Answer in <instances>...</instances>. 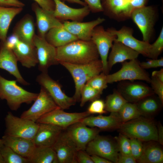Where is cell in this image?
Segmentation results:
<instances>
[{"label": "cell", "mask_w": 163, "mask_h": 163, "mask_svg": "<svg viewBox=\"0 0 163 163\" xmlns=\"http://www.w3.org/2000/svg\"><path fill=\"white\" fill-rule=\"evenodd\" d=\"M96 47L91 40H78L56 48V58L59 62L82 64L99 59Z\"/></svg>", "instance_id": "obj_1"}, {"label": "cell", "mask_w": 163, "mask_h": 163, "mask_svg": "<svg viewBox=\"0 0 163 163\" xmlns=\"http://www.w3.org/2000/svg\"><path fill=\"white\" fill-rule=\"evenodd\" d=\"M17 80H10L0 75V99L5 100L11 110L16 111L23 103L34 101L38 93L27 91L18 85Z\"/></svg>", "instance_id": "obj_2"}, {"label": "cell", "mask_w": 163, "mask_h": 163, "mask_svg": "<svg viewBox=\"0 0 163 163\" xmlns=\"http://www.w3.org/2000/svg\"><path fill=\"white\" fill-rule=\"evenodd\" d=\"M59 64L68 71L73 78L75 91L73 97L77 102L80 101L81 90L87 82L103 71L102 62L99 59L85 64H76L64 62H60Z\"/></svg>", "instance_id": "obj_3"}, {"label": "cell", "mask_w": 163, "mask_h": 163, "mask_svg": "<svg viewBox=\"0 0 163 163\" xmlns=\"http://www.w3.org/2000/svg\"><path fill=\"white\" fill-rule=\"evenodd\" d=\"M118 129L128 137L144 142H158V128L154 122L148 119L140 117L122 123Z\"/></svg>", "instance_id": "obj_4"}, {"label": "cell", "mask_w": 163, "mask_h": 163, "mask_svg": "<svg viewBox=\"0 0 163 163\" xmlns=\"http://www.w3.org/2000/svg\"><path fill=\"white\" fill-rule=\"evenodd\" d=\"M6 129L5 134L33 139L39 123L14 115L8 112L5 118Z\"/></svg>", "instance_id": "obj_5"}, {"label": "cell", "mask_w": 163, "mask_h": 163, "mask_svg": "<svg viewBox=\"0 0 163 163\" xmlns=\"http://www.w3.org/2000/svg\"><path fill=\"white\" fill-rule=\"evenodd\" d=\"M107 79L108 83L126 80H139L150 83L151 78L140 66V62L134 59L122 62L121 68L113 73L107 75Z\"/></svg>", "instance_id": "obj_6"}, {"label": "cell", "mask_w": 163, "mask_h": 163, "mask_svg": "<svg viewBox=\"0 0 163 163\" xmlns=\"http://www.w3.org/2000/svg\"><path fill=\"white\" fill-rule=\"evenodd\" d=\"M36 81L46 90L61 109L63 110L68 109L76 102L73 97L68 96L63 91L61 85L52 79L48 72H42L37 77Z\"/></svg>", "instance_id": "obj_7"}, {"label": "cell", "mask_w": 163, "mask_h": 163, "mask_svg": "<svg viewBox=\"0 0 163 163\" xmlns=\"http://www.w3.org/2000/svg\"><path fill=\"white\" fill-rule=\"evenodd\" d=\"M116 36L110 29L105 30L102 26H97L92 32L91 40L95 45L103 66L102 72L107 75L109 70L107 64L109 50L112 46Z\"/></svg>", "instance_id": "obj_8"}, {"label": "cell", "mask_w": 163, "mask_h": 163, "mask_svg": "<svg viewBox=\"0 0 163 163\" xmlns=\"http://www.w3.org/2000/svg\"><path fill=\"white\" fill-rule=\"evenodd\" d=\"M31 107L23 112L20 117L34 122L45 114L60 108L46 90L41 87L38 95Z\"/></svg>", "instance_id": "obj_9"}, {"label": "cell", "mask_w": 163, "mask_h": 163, "mask_svg": "<svg viewBox=\"0 0 163 163\" xmlns=\"http://www.w3.org/2000/svg\"><path fill=\"white\" fill-rule=\"evenodd\" d=\"M85 151L90 155H96L117 163L119 152L116 142L106 137L98 135L89 142Z\"/></svg>", "instance_id": "obj_10"}, {"label": "cell", "mask_w": 163, "mask_h": 163, "mask_svg": "<svg viewBox=\"0 0 163 163\" xmlns=\"http://www.w3.org/2000/svg\"><path fill=\"white\" fill-rule=\"evenodd\" d=\"M33 44L36 50L38 68L42 72L47 73L50 66L59 64L56 58V48L48 43L45 38L35 34Z\"/></svg>", "instance_id": "obj_11"}, {"label": "cell", "mask_w": 163, "mask_h": 163, "mask_svg": "<svg viewBox=\"0 0 163 163\" xmlns=\"http://www.w3.org/2000/svg\"><path fill=\"white\" fill-rule=\"evenodd\" d=\"M91 114L86 111L79 113H68L58 108L42 116L36 122L39 123H50L60 127L64 129L72 124L80 121Z\"/></svg>", "instance_id": "obj_12"}, {"label": "cell", "mask_w": 163, "mask_h": 163, "mask_svg": "<svg viewBox=\"0 0 163 163\" xmlns=\"http://www.w3.org/2000/svg\"><path fill=\"white\" fill-rule=\"evenodd\" d=\"M130 17L141 31L143 41L149 42L155 18L154 9L152 6H145L136 8Z\"/></svg>", "instance_id": "obj_13"}, {"label": "cell", "mask_w": 163, "mask_h": 163, "mask_svg": "<svg viewBox=\"0 0 163 163\" xmlns=\"http://www.w3.org/2000/svg\"><path fill=\"white\" fill-rule=\"evenodd\" d=\"M65 130L78 150H85L88 144L98 135L100 130L96 127L89 128L81 121L72 124Z\"/></svg>", "instance_id": "obj_14"}, {"label": "cell", "mask_w": 163, "mask_h": 163, "mask_svg": "<svg viewBox=\"0 0 163 163\" xmlns=\"http://www.w3.org/2000/svg\"><path fill=\"white\" fill-rule=\"evenodd\" d=\"M55 152L58 163H76V146L65 129L60 133L52 147Z\"/></svg>", "instance_id": "obj_15"}, {"label": "cell", "mask_w": 163, "mask_h": 163, "mask_svg": "<svg viewBox=\"0 0 163 163\" xmlns=\"http://www.w3.org/2000/svg\"><path fill=\"white\" fill-rule=\"evenodd\" d=\"M117 91L128 102H137L144 97L153 94L151 87L145 84L138 82H121Z\"/></svg>", "instance_id": "obj_16"}, {"label": "cell", "mask_w": 163, "mask_h": 163, "mask_svg": "<svg viewBox=\"0 0 163 163\" xmlns=\"http://www.w3.org/2000/svg\"><path fill=\"white\" fill-rule=\"evenodd\" d=\"M110 30L116 36L115 40L122 43L139 54L148 57L151 44L149 42L136 39L133 35V31L131 29L125 27L119 30Z\"/></svg>", "instance_id": "obj_17"}, {"label": "cell", "mask_w": 163, "mask_h": 163, "mask_svg": "<svg viewBox=\"0 0 163 163\" xmlns=\"http://www.w3.org/2000/svg\"><path fill=\"white\" fill-rule=\"evenodd\" d=\"M53 0L55 4L53 15L60 21L71 20L82 22L90 12L87 5L80 8H74L69 6L60 0Z\"/></svg>", "instance_id": "obj_18"}, {"label": "cell", "mask_w": 163, "mask_h": 163, "mask_svg": "<svg viewBox=\"0 0 163 163\" xmlns=\"http://www.w3.org/2000/svg\"><path fill=\"white\" fill-rule=\"evenodd\" d=\"M18 60L12 50L8 48L5 42H0V69L12 75L17 82L22 85L30 84L21 75L17 66Z\"/></svg>", "instance_id": "obj_19"}, {"label": "cell", "mask_w": 163, "mask_h": 163, "mask_svg": "<svg viewBox=\"0 0 163 163\" xmlns=\"http://www.w3.org/2000/svg\"><path fill=\"white\" fill-rule=\"evenodd\" d=\"M32 8L36 16L38 35L40 37L45 38L46 33L51 29L63 27V23L52 13L43 9L36 2L32 4Z\"/></svg>", "instance_id": "obj_20"}, {"label": "cell", "mask_w": 163, "mask_h": 163, "mask_svg": "<svg viewBox=\"0 0 163 163\" xmlns=\"http://www.w3.org/2000/svg\"><path fill=\"white\" fill-rule=\"evenodd\" d=\"M105 20L104 18L99 17L87 22L64 21L63 24V27L78 40L89 41L91 40L94 28Z\"/></svg>", "instance_id": "obj_21"}, {"label": "cell", "mask_w": 163, "mask_h": 163, "mask_svg": "<svg viewBox=\"0 0 163 163\" xmlns=\"http://www.w3.org/2000/svg\"><path fill=\"white\" fill-rule=\"evenodd\" d=\"M62 127L50 123H39L33 139L36 146L52 147L63 130Z\"/></svg>", "instance_id": "obj_22"}, {"label": "cell", "mask_w": 163, "mask_h": 163, "mask_svg": "<svg viewBox=\"0 0 163 163\" xmlns=\"http://www.w3.org/2000/svg\"><path fill=\"white\" fill-rule=\"evenodd\" d=\"M136 0H101L104 9L110 14L119 18L130 17Z\"/></svg>", "instance_id": "obj_23"}, {"label": "cell", "mask_w": 163, "mask_h": 163, "mask_svg": "<svg viewBox=\"0 0 163 163\" xmlns=\"http://www.w3.org/2000/svg\"><path fill=\"white\" fill-rule=\"evenodd\" d=\"M4 145L28 160L36 147L33 139L4 135L2 137Z\"/></svg>", "instance_id": "obj_24"}, {"label": "cell", "mask_w": 163, "mask_h": 163, "mask_svg": "<svg viewBox=\"0 0 163 163\" xmlns=\"http://www.w3.org/2000/svg\"><path fill=\"white\" fill-rule=\"evenodd\" d=\"M108 57L107 64L110 71L116 64L127 60L136 59L139 53L122 43L114 40Z\"/></svg>", "instance_id": "obj_25"}, {"label": "cell", "mask_w": 163, "mask_h": 163, "mask_svg": "<svg viewBox=\"0 0 163 163\" xmlns=\"http://www.w3.org/2000/svg\"><path fill=\"white\" fill-rule=\"evenodd\" d=\"M110 115L97 116H89L80 121L91 127H96L100 130H109L118 129L122 123L117 113H111Z\"/></svg>", "instance_id": "obj_26"}, {"label": "cell", "mask_w": 163, "mask_h": 163, "mask_svg": "<svg viewBox=\"0 0 163 163\" xmlns=\"http://www.w3.org/2000/svg\"><path fill=\"white\" fill-rule=\"evenodd\" d=\"M16 57L18 61L22 65L30 68L35 66L38 61L35 48L19 39L11 50Z\"/></svg>", "instance_id": "obj_27"}, {"label": "cell", "mask_w": 163, "mask_h": 163, "mask_svg": "<svg viewBox=\"0 0 163 163\" xmlns=\"http://www.w3.org/2000/svg\"><path fill=\"white\" fill-rule=\"evenodd\" d=\"M13 34L20 40L34 46L33 40L35 34L32 17L28 14L24 16L14 27Z\"/></svg>", "instance_id": "obj_28"}, {"label": "cell", "mask_w": 163, "mask_h": 163, "mask_svg": "<svg viewBox=\"0 0 163 163\" xmlns=\"http://www.w3.org/2000/svg\"><path fill=\"white\" fill-rule=\"evenodd\" d=\"M23 9L22 7L0 6V42H5L11 21Z\"/></svg>", "instance_id": "obj_29"}, {"label": "cell", "mask_w": 163, "mask_h": 163, "mask_svg": "<svg viewBox=\"0 0 163 163\" xmlns=\"http://www.w3.org/2000/svg\"><path fill=\"white\" fill-rule=\"evenodd\" d=\"M45 38L48 43L56 48L78 40L63 27L51 29L46 33Z\"/></svg>", "instance_id": "obj_30"}, {"label": "cell", "mask_w": 163, "mask_h": 163, "mask_svg": "<svg viewBox=\"0 0 163 163\" xmlns=\"http://www.w3.org/2000/svg\"><path fill=\"white\" fill-rule=\"evenodd\" d=\"M154 141L143 144L142 152L138 160L140 163H162L163 162L162 149ZM156 142V141H155Z\"/></svg>", "instance_id": "obj_31"}, {"label": "cell", "mask_w": 163, "mask_h": 163, "mask_svg": "<svg viewBox=\"0 0 163 163\" xmlns=\"http://www.w3.org/2000/svg\"><path fill=\"white\" fill-rule=\"evenodd\" d=\"M30 163H57L56 154L53 149L47 146H36L28 159Z\"/></svg>", "instance_id": "obj_32"}, {"label": "cell", "mask_w": 163, "mask_h": 163, "mask_svg": "<svg viewBox=\"0 0 163 163\" xmlns=\"http://www.w3.org/2000/svg\"><path fill=\"white\" fill-rule=\"evenodd\" d=\"M153 94L147 96L137 102L138 109L142 115L154 113L157 112L160 107V103Z\"/></svg>", "instance_id": "obj_33"}, {"label": "cell", "mask_w": 163, "mask_h": 163, "mask_svg": "<svg viewBox=\"0 0 163 163\" xmlns=\"http://www.w3.org/2000/svg\"><path fill=\"white\" fill-rule=\"evenodd\" d=\"M128 102L117 90L108 95L105 102V110L111 113H117L126 102Z\"/></svg>", "instance_id": "obj_34"}, {"label": "cell", "mask_w": 163, "mask_h": 163, "mask_svg": "<svg viewBox=\"0 0 163 163\" xmlns=\"http://www.w3.org/2000/svg\"><path fill=\"white\" fill-rule=\"evenodd\" d=\"M117 113L122 123L137 118L142 115L136 104L129 102L124 104Z\"/></svg>", "instance_id": "obj_35"}, {"label": "cell", "mask_w": 163, "mask_h": 163, "mask_svg": "<svg viewBox=\"0 0 163 163\" xmlns=\"http://www.w3.org/2000/svg\"><path fill=\"white\" fill-rule=\"evenodd\" d=\"M0 153L5 163H29L28 159L20 155L10 147L3 145Z\"/></svg>", "instance_id": "obj_36"}, {"label": "cell", "mask_w": 163, "mask_h": 163, "mask_svg": "<svg viewBox=\"0 0 163 163\" xmlns=\"http://www.w3.org/2000/svg\"><path fill=\"white\" fill-rule=\"evenodd\" d=\"M101 94L89 85L85 84L82 87L81 92L80 106H83L88 101H92L99 99Z\"/></svg>", "instance_id": "obj_37"}, {"label": "cell", "mask_w": 163, "mask_h": 163, "mask_svg": "<svg viewBox=\"0 0 163 163\" xmlns=\"http://www.w3.org/2000/svg\"><path fill=\"white\" fill-rule=\"evenodd\" d=\"M107 76L102 72L92 77L86 84L102 94L103 91L107 87Z\"/></svg>", "instance_id": "obj_38"}, {"label": "cell", "mask_w": 163, "mask_h": 163, "mask_svg": "<svg viewBox=\"0 0 163 163\" xmlns=\"http://www.w3.org/2000/svg\"><path fill=\"white\" fill-rule=\"evenodd\" d=\"M163 50V27L161 29L160 34L156 40L151 44L148 57L156 59L162 52Z\"/></svg>", "instance_id": "obj_39"}, {"label": "cell", "mask_w": 163, "mask_h": 163, "mask_svg": "<svg viewBox=\"0 0 163 163\" xmlns=\"http://www.w3.org/2000/svg\"><path fill=\"white\" fill-rule=\"evenodd\" d=\"M115 138L119 152L123 154L131 155L129 139L121 133Z\"/></svg>", "instance_id": "obj_40"}, {"label": "cell", "mask_w": 163, "mask_h": 163, "mask_svg": "<svg viewBox=\"0 0 163 163\" xmlns=\"http://www.w3.org/2000/svg\"><path fill=\"white\" fill-rule=\"evenodd\" d=\"M131 155L138 161L142 155L143 144L142 141L136 138H130Z\"/></svg>", "instance_id": "obj_41"}, {"label": "cell", "mask_w": 163, "mask_h": 163, "mask_svg": "<svg viewBox=\"0 0 163 163\" xmlns=\"http://www.w3.org/2000/svg\"><path fill=\"white\" fill-rule=\"evenodd\" d=\"M87 111L91 114L105 113L107 111L105 110V102L102 100L97 99L92 101L89 106Z\"/></svg>", "instance_id": "obj_42"}, {"label": "cell", "mask_w": 163, "mask_h": 163, "mask_svg": "<svg viewBox=\"0 0 163 163\" xmlns=\"http://www.w3.org/2000/svg\"><path fill=\"white\" fill-rule=\"evenodd\" d=\"M150 83L154 93L156 94L162 104L163 103V82L153 76L151 78Z\"/></svg>", "instance_id": "obj_43"}, {"label": "cell", "mask_w": 163, "mask_h": 163, "mask_svg": "<svg viewBox=\"0 0 163 163\" xmlns=\"http://www.w3.org/2000/svg\"><path fill=\"white\" fill-rule=\"evenodd\" d=\"M140 66L144 69L163 66V58L158 59H150L146 61L140 63Z\"/></svg>", "instance_id": "obj_44"}, {"label": "cell", "mask_w": 163, "mask_h": 163, "mask_svg": "<svg viewBox=\"0 0 163 163\" xmlns=\"http://www.w3.org/2000/svg\"><path fill=\"white\" fill-rule=\"evenodd\" d=\"M88 7L90 11L98 12L104 11L101 0H83Z\"/></svg>", "instance_id": "obj_45"}, {"label": "cell", "mask_w": 163, "mask_h": 163, "mask_svg": "<svg viewBox=\"0 0 163 163\" xmlns=\"http://www.w3.org/2000/svg\"><path fill=\"white\" fill-rule=\"evenodd\" d=\"M41 8L53 14L55 8L53 0H34Z\"/></svg>", "instance_id": "obj_46"}, {"label": "cell", "mask_w": 163, "mask_h": 163, "mask_svg": "<svg viewBox=\"0 0 163 163\" xmlns=\"http://www.w3.org/2000/svg\"><path fill=\"white\" fill-rule=\"evenodd\" d=\"M76 158L77 163H94L91 159V155L85 150H78Z\"/></svg>", "instance_id": "obj_47"}, {"label": "cell", "mask_w": 163, "mask_h": 163, "mask_svg": "<svg viewBox=\"0 0 163 163\" xmlns=\"http://www.w3.org/2000/svg\"><path fill=\"white\" fill-rule=\"evenodd\" d=\"M0 6L23 8L25 5L19 0H0Z\"/></svg>", "instance_id": "obj_48"}, {"label": "cell", "mask_w": 163, "mask_h": 163, "mask_svg": "<svg viewBox=\"0 0 163 163\" xmlns=\"http://www.w3.org/2000/svg\"><path fill=\"white\" fill-rule=\"evenodd\" d=\"M136 160L131 155L119 152L117 163H136Z\"/></svg>", "instance_id": "obj_49"}, {"label": "cell", "mask_w": 163, "mask_h": 163, "mask_svg": "<svg viewBox=\"0 0 163 163\" xmlns=\"http://www.w3.org/2000/svg\"><path fill=\"white\" fill-rule=\"evenodd\" d=\"M19 39L16 36L13 34L7 38L5 43L8 48L12 50Z\"/></svg>", "instance_id": "obj_50"}, {"label": "cell", "mask_w": 163, "mask_h": 163, "mask_svg": "<svg viewBox=\"0 0 163 163\" xmlns=\"http://www.w3.org/2000/svg\"><path fill=\"white\" fill-rule=\"evenodd\" d=\"M94 163H111V161L104 158L96 155H91Z\"/></svg>", "instance_id": "obj_51"}, {"label": "cell", "mask_w": 163, "mask_h": 163, "mask_svg": "<svg viewBox=\"0 0 163 163\" xmlns=\"http://www.w3.org/2000/svg\"><path fill=\"white\" fill-rule=\"evenodd\" d=\"M158 142L161 145H163V127L159 123L158 127Z\"/></svg>", "instance_id": "obj_52"}, {"label": "cell", "mask_w": 163, "mask_h": 163, "mask_svg": "<svg viewBox=\"0 0 163 163\" xmlns=\"http://www.w3.org/2000/svg\"><path fill=\"white\" fill-rule=\"evenodd\" d=\"M152 76L155 77L163 82V69L162 68L160 70L154 71L152 72Z\"/></svg>", "instance_id": "obj_53"}, {"label": "cell", "mask_w": 163, "mask_h": 163, "mask_svg": "<svg viewBox=\"0 0 163 163\" xmlns=\"http://www.w3.org/2000/svg\"><path fill=\"white\" fill-rule=\"evenodd\" d=\"M61 1L64 2L67 1L69 3H76L83 6L87 5L86 3L81 0H60Z\"/></svg>", "instance_id": "obj_54"}, {"label": "cell", "mask_w": 163, "mask_h": 163, "mask_svg": "<svg viewBox=\"0 0 163 163\" xmlns=\"http://www.w3.org/2000/svg\"><path fill=\"white\" fill-rule=\"evenodd\" d=\"M0 163H5L0 153Z\"/></svg>", "instance_id": "obj_55"}, {"label": "cell", "mask_w": 163, "mask_h": 163, "mask_svg": "<svg viewBox=\"0 0 163 163\" xmlns=\"http://www.w3.org/2000/svg\"><path fill=\"white\" fill-rule=\"evenodd\" d=\"M4 145L3 140L2 139H0V148Z\"/></svg>", "instance_id": "obj_56"}]
</instances>
